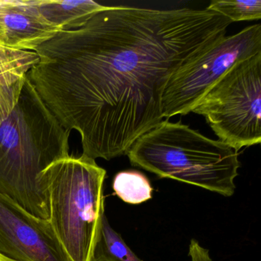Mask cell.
<instances>
[{
    "label": "cell",
    "instance_id": "cell-1",
    "mask_svg": "<svg viewBox=\"0 0 261 261\" xmlns=\"http://www.w3.org/2000/svg\"><path fill=\"white\" fill-rule=\"evenodd\" d=\"M231 23L206 9L108 7L41 45L27 77L62 126L80 134L82 154L111 160L164 120L170 76Z\"/></svg>",
    "mask_w": 261,
    "mask_h": 261
},
{
    "label": "cell",
    "instance_id": "cell-2",
    "mask_svg": "<svg viewBox=\"0 0 261 261\" xmlns=\"http://www.w3.org/2000/svg\"><path fill=\"white\" fill-rule=\"evenodd\" d=\"M70 133L27 77L17 105L0 124V193L36 218L48 220V195L40 175L69 156Z\"/></svg>",
    "mask_w": 261,
    "mask_h": 261
},
{
    "label": "cell",
    "instance_id": "cell-3",
    "mask_svg": "<svg viewBox=\"0 0 261 261\" xmlns=\"http://www.w3.org/2000/svg\"><path fill=\"white\" fill-rule=\"evenodd\" d=\"M131 165L160 178H171L232 196L241 163L238 151L187 125L163 120L128 150Z\"/></svg>",
    "mask_w": 261,
    "mask_h": 261
},
{
    "label": "cell",
    "instance_id": "cell-4",
    "mask_svg": "<svg viewBox=\"0 0 261 261\" xmlns=\"http://www.w3.org/2000/svg\"><path fill=\"white\" fill-rule=\"evenodd\" d=\"M107 172L82 154L69 155L41 173L49 207L48 221L71 261H91L105 215Z\"/></svg>",
    "mask_w": 261,
    "mask_h": 261
},
{
    "label": "cell",
    "instance_id": "cell-5",
    "mask_svg": "<svg viewBox=\"0 0 261 261\" xmlns=\"http://www.w3.org/2000/svg\"><path fill=\"white\" fill-rule=\"evenodd\" d=\"M192 112L203 116L219 138L238 151L261 142V53L233 65Z\"/></svg>",
    "mask_w": 261,
    "mask_h": 261
},
{
    "label": "cell",
    "instance_id": "cell-6",
    "mask_svg": "<svg viewBox=\"0 0 261 261\" xmlns=\"http://www.w3.org/2000/svg\"><path fill=\"white\" fill-rule=\"evenodd\" d=\"M261 53V25L218 38L187 59L170 76L163 93L162 115H186L233 65Z\"/></svg>",
    "mask_w": 261,
    "mask_h": 261
},
{
    "label": "cell",
    "instance_id": "cell-7",
    "mask_svg": "<svg viewBox=\"0 0 261 261\" xmlns=\"http://www.w3.org/2000/svg\"><path fill=\"white\" fill-rule=\"evenodd\" d=\"M0 253L16 261H71L48 220L0 193Z\"/></svg>",
    "mask_w": 261,
    "mask_h": 261
},
{
    "label": "cell",
    "instance_id": "cell-8",
    "mask_svg": "<svg viewBox=\"0 0 261 261\" xmlns=\"http://www.w3.org/2000/svg\"><path fill=\"white\" fill-rule=\"evenodd\" d=\"M61 31L44 17L39 0H0V45L35 51Z\"/></svg>",
    "mask_w": 261,
    "mask_h": 261
},
{
    "label": "cell",
    "instance_id": "cell-9",
    "mask_svg": "<svg viewBox=\"0 0 261 261\" xmlns=\"http://www.w3.org/2000/svg\"><path fill=\"white\" fill-rule=\"evenodd\" d=\"M39 61L36 51L12 49L0 45V124L13 112L27 74Z\"/></svg>",
    "mask_w": 261,
    "mask_h": 261
},
{
    "label": "cell",
    "instance_id": "cell-10",
    "mask_svg": "<svg viewBox=\"0 0 261 261\" xmlns=\"http://www.w3.org/2000/svg\"><path fill=\"white\" fill-rule=\"evenodd\" d=\"M44 17L62 30L82 27L99 12L107 8L92 0H39Z\"/></svg>",
    "mask_w": 261,
    "mask_h": 261
},
{
    "label": "cell",
    "instance_id": "cell-11",
    "mask_svg": "<svg viewBox=\"0 0 261 261\" xmlns=\"http://www.w3.org/2000/svg\"><path fill=\"white\" fill-rule=\"evenodd\" d=\"M91 261L143 260L129 248L121 235L111 227L105 215Z\"/></svg>",
    "mask_w": 261,
    "mask_h": 261
},
{
    "label": "cell",
    "instance_id": "cell-12",
    "mask_svg": "<svg viewBox=\"0 0 261 261\" xmlns=\"http://www.w3.org/2000/svg\"><path fill=\"white\" fill-rule=\"evenodd\" d=\"M114 193L124 202L139 204L152 198V189L147 177L136 170L122 171L113 180Z\"/></svg>",
    "mask_w": 261,
    "mask_h": 261
},
{
    "label": "cell",
    "instance_id": "cell-13",
    "mask_svg": "<svg viewBox=\"0 0 261 261\" xmlns=\"http://www.w3.org/2000/svg\"><path fill=\"white\" fill-rule=\"evenodd\" d=\"M206 10L219 13L231 22L261 19L260 0H214Z\"/></svg>",
    "mask_w": 261,
    "mask_h": 261
},
{
    "label": "cell",
    "instance_id": "cell-14",
    "mask_svg": "<svg viewBox=\"0 0 261 261\" xmlns=\"http://www.w3.org/2000/svg\"><path fill=\"white\" fill-rule=\"evenodd\" d=\"M189 255L192 261H213L209 250L203 247L198 241L192 239L190 241Z\"/></svg>",
    "mask_w": 261,
    "mask_h": 261
},
{
    "label": "cell",
    "instance_id": "cell-15",
    "mask_svg": "<svg viewBox=\"0 0 261 261\" xmlns=\"http://www.w3.org/2000/svg\"><path fill=\"white\" fill-rule=\"evenodd\" d=\"M0 261H16L13 259H10V258L7 257V256H4V255L0 253Z\"/></svg>",
    "mask_w": 261,
    "mask_h": 261
}]
</instances>
